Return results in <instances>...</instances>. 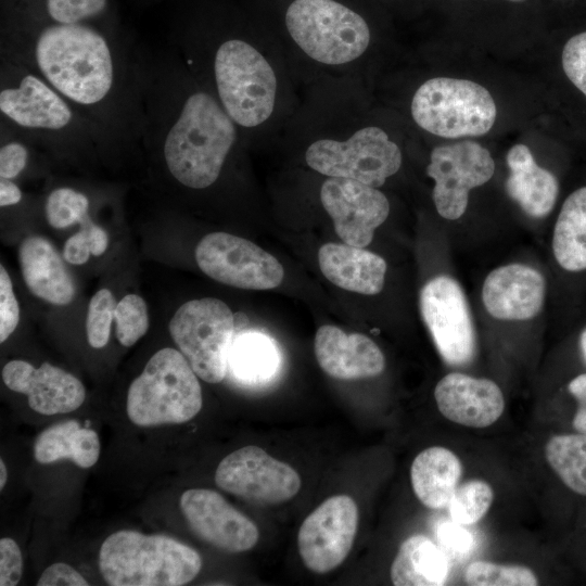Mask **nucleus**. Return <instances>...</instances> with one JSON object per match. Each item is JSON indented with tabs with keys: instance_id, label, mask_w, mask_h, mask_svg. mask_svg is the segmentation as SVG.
<instances>
[{
	"instance_id": "46",
	"label": "nucleus",
	"mask_w": 586,
	"mask_h": 586,
	"mask_svg": "<svg viewBox=\"0 0 586 586\" xmlns=\"http://www.w3.org/2000/svg\"><path fill=\"white\" fill-rule=\"evenodd\" d=\"M233 322L237 331L245 328L249 324V318L244 313H235L233 314Z\"/></svg>"
},
{
	"instance_id": "30",
	"label": "nucleus",
	"mask_w": 586,
	"mask_h": 586,
	"mask_svg": "<svg viewBox=\"0 0 586 586\" xmlns=\"http://www.w3.org/2000/svg\"><path fill=\"white\" fill-rule=\"evenodd\" d=\"M545 457L571 491L586 496V434H560L548 440Z\"/></svg>"
},
{
	"instance_id": "21",
	"label": "nucleus",
	"mask_w": 586,
	"mask_h": 586,
	"mask_svg": "<svg viewBox=\"0 0 586 586\" xmlns=\"http://www.w3.org/2000/svg\"><path fill=\"white\" fill-rule=\"evenodd\" d=\"M63 258L41 235L25 238L18 250L22 276L30 293L58 306L69 304L76 294L74 278Z\"/></svg>"
},
{
	"instance_id": "48",
	"label": "nucleus",
	"mask_w": 586,
	"mask_h": 586,
	"mask_svg": "<svg viewBox=\"0 0 586 586\" xmlns=\"http://www.w3.org/2000/svg\"><path fill=\"white\" fill-rule=\"evenodd\" d=\"M579 348L583 359L586 362V328L582 331L579 336Z\"/></svg>"
},
{
	"instance_id": "18",
	"label": "nucleus",
	"mask_w": 586,
	"mask_h": 586,
	"mask_svg": "<svg viewBox=\"0 0 586 586\" xmlns=\"http://www.w3.org/2000/svg\"><path fill=\"white\" fill-rule=\"evenodd\" d=\"M438 411L449 421L474 429L494 424L505 410V397L492 380L451 372L434 388Z\"/></svg>"
},
{
	"instance_id": "47",
	"label": "nucleus",
	"mask_w": 586,
	"mask_h": 586,
	"mask_svg": "<svg viewBox=\"0 0 586 586\" xmlns=\"http://www.w3.org/2000/svg\"><path fill=\"white\" fill-rule=\"evenodd\" d=\"M0 489H2L7 483L8 472L4 461L0 459Z\"/></svg>"
},
{
	"instance_id": "41",
	"label": "nucleus",
	"mask_w": 586,
	"mask_h": 586,
	"mask_svg": "<svg viewBox=\"0 0 586 586\" xmlns=\"http://www.w3.org/2000/svg\"><path fill=\"white\" fill-rule=\"evenodd\" d=\"M463 526L454 521L442 524L437 531L442 544L456 552H468L472 547L473 539Z\"/></svg>"
},
{
	"instance_id": "29",
	"label": "nucleus",
	"mask_w": 586,
	"mask_h": 586,
	"mask_svg": "<svg viewBox=\"0 0 586 586\" xmlns=\"http://www.w3.org/2000/svg\"><path fill=\"white\" fill-rule=\"evenodd\" d=\"M280 364L275 341L257 332L243 333L233 339L228 367L244 383H259L271 378Z\"/></svg>"
},
{
	"instance_id": "8",
	"label": "nucleus",
	"mask_w": 586,
	"mask_h": 586,
	"mask_svg": "<svg viewBox=\"0 0 586 586\" xmlns=\"http://www.w3.org/2000/svg\"><path fill=\"white\" fill-rule=\"evenodd\" d=\"M305 162L326 177L346 178L380 188L399 170L403 155L384 129L368 125L343 139L314 140L306 148Z\"/></svg>"
},
{
	"instance_id": "4",
	"label": "nucleus",
	"mask_w": 586,
	"mask_h": 586,
	"mask_svg": "<svg viewBox=\"0 0 586 586\" xmlns=\"http://www.w3.org/2000/svg\"><path fill=\"white\" fill-rule=\"evenodd\" d=\"M201 566L193 548L158 534L117 531L99 551V570L111 586H181L195 578Z\"/></svg>"
},
{
	"instance_id": "37",
	"label": "nucleus",
	"mask_w": 586,
	"mask_h": 586,
	"mask_svg": "<svg viewBox=\"0 0 586 586\" xmlns=\"http://www.w3.org/2000/svg\"><path fill=\"white\" fill-rule=\"evenodd\" d=\"M561 65L568 80L586 99V30L566 40L561 53Z\"/></svg>"
},
{
	"instance_id": "34",
	"label": "nucleus",
	"mask_w": 586,
	"mask_h": 586,
	"mask_svg": "<svg viewBox=\"0 0 586 586\" xmlns=\"http://www.w3.org/2000/svg\"><path fill=\"white\" fill-rule=\"evenodd\" d=\"M38 150L42 149L0 120V178L15 180L23 175Z\"/></svg>"
},
{
	"instance_id": "39",
	"label": "nucleus",
	"mask_w": 586,
	"mask_h": 586,
	"mask_svg": "<svg viewBox=\"0 0 586 586\" xmlns=\"http://www.w3.org/2000/svg\"><path fill=\"white\" fill-rule=\"evenodd\" d=\"M23 559L18 545L9 537L0 539V585L15 586L22 577Z\"/></svg>"
},
{
	"instance_id": "38",
	"label": "nucleus",
	"mask_w": 586,
	"mask_h": 586,
	"mask_svg": "<svg viewBox=\"0 0 586 586\" xmlns=\"http://www.w3.org/2000/svg\"><path fill=\"white\" fill-rule=\"evenodd\" d=\"M20 306L15 298L8 271L0 266V342L3 343L16 329Z\"/></svg>"
},
{
	"instance_id": "27",
	"label": "nucleus",
	"mask_w": 586,
	"mask_h": 586,
	"mask_svg": "<svg viewBox=\"0 0 586 586\" xmlns=\"http://www.w3.org/2000/svg\"><path fill=\"white\" fill-rule=\"evenodd\" d=\"M552 253L561 268L586 270V186L564 200L552 232Z\"/></svg>"
},
{
	"instance_id": "45",
	"label": "nucleus",
	"mask_w": 586,
	"mask_h": 586,
	"mask_svg": "<svg viewBox=\"0 0 586 586\" xmlns=\"http://www.w3.org/2000/svg\"><path fill=\"white\" fill-rule=\"evenodd\" d=\"M23 200V192L14 180L0 178V206L17 205Z\"/></svg>"
},
{
	"instance_id": "17",
	"label": "nucleus",
	"mask_w": 586,
	"mask_h": 586,
	"mask_svg": "<svg viewBox=\"0 0 586 586\" xmlns=\"http://www.w3.org/2000/svg\"><path fill=\"white\" fill-rule=\"evenodd\" d=\"M2 380L10 390L27 395L29 407L46 416L74 411L86 397L76 377L49 362L35 368L24 360H11L2 369Z\"/></svg>"
},
{
	"instance_id": "13",
	"label": "nucleus",
	"mask_w": 586,
	"mask_h": 586,
	"mask_svg": "<svg viewBox=\"0 0 586 586\" xmlns=\"http://www.w3.org/2000/svg\"><path fill=\"white\" fill-rule=\"evenodd\" d=\"M215 483L227 493L262 504L286 501L301 488V477L292 467L253 445L227 455L216 469Z\"/></svg>"
},
{
	"instance_id": "35",
	"label": "nucleus",
	"mask_w": 586,
	"mask_h": 586,
	"mask_svg": "<svg viewBox=\"0 0 586 586\" xmlns=\"http://www.w3.org/2000/svg\"><path fill=\"white\" fill-rule=\"evenodd\" d=\"M115 334L126 347L133 345L149 329V315L144 300L137 294L125 295L114 311Z\"/></svg>"
},
{
	"instance_id": "23",
	"label": "nucleus",
	"mask_w": 586,
	"mask_h": 586,
	"mask_svg": "<svg viewBox=\"0 0 586 586\" xmlns=\"http://www.w3.org/2000/svg\"><path fill=\"white\" fill-rule=\"evenodd\" d=\"M509 177L506 181L508 195L531 217H546L555 207L559 182L557 177L535 162L531 150L522 143L507 153Z\"/></svg>"
},
{
	"instance_id": "20",
	"label": "nucleus",
	"mask_w": 586,
	"mask_h": 586,
	"mask_svg": "<svg viewBox=\"0 0 586 586\" xmlns=\"http://www.w3.org/2000/svg\"><path fill=\"white\" fill-rule=\"evenodd\" d=\"M315 355L320 368L339 380L377 377L385 368L380 347L361 333H345L335 326H321L315 336Z\"/></svg>"
},
{
	"instance_id": "2",
	"label": "nucleus",
	"mask_w": 586,
	"mask_h": 586,
	"mask_svg": "<svg viewBox=\"0 0 586 586\" xmlns=\"http://www.w3.org/2000/svg\"><path fill=\"white\" fill-rule=\"evenodd\" d=\"M168 40L244 139L253 137L272 118L279 78L262 47L232 29L204 26L184 16L173 23Z\"/></svg>"
},
{
	"instance_id": "25",
	"label": "nucleus",
	"mask_w": 586,
	"mask_h": 586,
	"mask_svg": "<svg viewBox=\"0 0 586 586\" xmlns=\"http://www.w3.org/2000/svg\"><path fill=\"white\" fill-rule=\"evenodd\" d=\"M449 573L445 552L428 536H410L400 545L390 576L395 586H441Z\"/></svg>"
},
{
	"instance_id": "22",
	"label": "nucleus",
	"mask_w": 586,
	"mask_h": 586,
	"mask_svg": "<svg viewBox=\"0 0 586 586\" xmlns=\"http://www.w3.org/2000/svg\"><path fill=\"white\" fill-rule=\"evenodd\" d=\"M318 264L330 282L346 291L375 295L384 286V258L364 247L326 243L318 251Z\"/></svg>"
},
{
	"instance_id": "49",
	"label": "nucleus",
	"mask_w": 586,
	"mask_h": 586,
	"mask_svg": "<svg viewBox=\"0 0 586 586\" xmlns=\"http://www.w3.org/2000/svg\"><path fill=\"white\" fill-rule=\"evenodd\" d=\"M510 1H522V0H510Z\"/></svg>"
},
{
	"instance_id": "10",
	"label": "nucleus",
	"mask_w": 586,
	"mask_h": 586,
	"mask_svg": "<svg viewBox=\"0 0 586 586\" xmlns=\"http://www.w3.org/2000/svg\"><path fill=\"white\" fill-rule=\"evenodd\" d=\"M195 260L209 278L239 289H275L284 277L276 257L253 242L227 232L206 234L196 245Z\"/></svg>"
},
{
	"instance_id": "31",
	"label": "nucleus",
	"mask_w": 586,
	"mask_h": 586,
	"mask_svg": "<svg viewBox=\"0 0 586 586\" xmlns=\"http://www.w3.org/2000/svg\"><path fill=\"white\" fill-rule=\"evenodd\" d=\"M91 206V198L72 186H58L44 199V215L48 224L55 229L71 227L79 222Z\"/></svg>"
},
{
	"instance_id": "6",
	"label": "nucleus",
	"mask_w": 586,
	"mask_h": 586,
	"mask_svg": "<svg viewBox=\"0 0 586 586\" xmlns=\"http://www.w3.org/2000/svg\"><path fill=\"white\" fill-rule=\"evenodd\" d=\"M284 23L303 54L321 65L352 64L366 53L371 41L364 17L335 0H294Z\"/></svg>"
},
{
	"instance_id": "7",
	"label": "nucleus",
	"mask_w": 586,
	"mask_h": 586,
	"mask_svg": "<svg viewBox=\"0 0 586 586\" xmlns=\"http://www.w3.org/2000/svg\"><path fill=\"white\" fill-rule=\"evenodd\" d=\"M410 110L420 128L447 139L485 135L494 126L497 114L486 88L448 77L424 81L416 90Z\"/></svg>"
},
{
	"instance_id": "32",
	"label": "nucleus",
	"mask_w": 586,
	"mask_h": 586,
	"mask_svg": "<svg viewBox=\"0 0 586 586\" xmlns=\"http://www.w3.org/2000/svg\"><path fill=\"white\" fill-rule=\"evenodd\" d=\"M494 500L492 486L483 480H469L457 486L448 504L451 521L461 525L479 522Z\"/></svg>"
},
{
	"instance_id": "5",
	"label": "nucleus",
	"mask_w": 586,
	"mask_h": 586,
	"mask_svg": "<svg viewBox=\"0 0 586 586\" xmlns=\"http://www.w3.org/2000/svg\"><path fill=\"white\" fill-rule=\"evenodd\" d=\"M196 373L181 352L165 347L156 352L127 393L126 410L139 426L183 423L202 408Z\"/></svg>"
},
{
	"instance_id": "15",
	"label": "nucleus",
	"mask_w": 586,
	"mask_h": 586,
	"mask_svg": "<svg viewBox=\"0 0 586 586\" xmlns=\"http://www.w3.org/2000/svg\"><path fill=\"white\" fill-rule=\"evenodd\" d=\"M320 201L339 238L357 247L371 243L374 230L390 214L388 200L379 188L346 178L327 177Z\"/></svg>"
},
{
	"instance_id": "36",
	"label": "nucleus",
	"mask_w": 586,
	"mask_h": 586,
	"mask_svg": "<svg viewBox=\"0 0 586 586\" xmlns=\"http://www.w3.org/2000/svg\"><path fill=\"white\" fill-rule=\"evenodd\" d=\"M116 301L107 289L99 290L90 300L86 320L88 343L91 347H104L110 339Z\"/></svg>"
},
{
	"instance_id": "19",
	"label": "nucleus",
	"mask_w": 586,
	"mask_h": 586,
	"mask_svg": "<svg viewBox=\"0 0 586 586\" xmlns=\"http://www.w3.org/2000/svg\"><path fill=\"white\" fill-rule=\"evenodd\" d=\"M546 296V281L535 268L520 263L492 270L482 286L487 313L499 320L521 321L535 317Z\"/></svg>"
},
{
	"instance_id": "42",
	"label": "nucleus",
	"mask_w": 586,
	"mask_h": 586,
	"mask_svg": "<svg viewBox=\"0 0 586 586\" xmlns=\"http://www.w3.org/2000/svg\"><path fill=\"white\" fill-rule=\"evenodd\" d=\"M568 390L578 404L573 426L578 433L586 434V373L573 378L568 384Z\"/></svg>"
},
{
	"instance_id": "9",
	"label": "nucleus",
	"mask_w": 586,
	"mask_h": 586,
	"mask_svg": "<svg viewBox=\"0 0 586 586\" xmlns=\"http://www.w3.org/2000/svg\"><path fill=\"white\" fill-rule=\"evenodd\" d=\"M168 328L200 379L208 383L224 380L235 332L233 313L225 302L214 297L186 302Z\"/></svg>"
},
{
	"instance_id": "14",
	"label": "nucleus",
	"mask_w": 586,
	"mask_h": 586,
	"mask_svg": "<svg viewBox=\"0 0 586 586\" xmlns=\"http://www.w3.org/2000/svg\"><path fill=\"white\" fill-rule=\"evenodd\" d=\"M358 525V508L347 495L324 500L302 523L297 546L304 564L323 574L339 566L349 553Z\"/></svg>"
},
{
	"instance_id": "3",
	"label": "nucleus",
	"mask_w": 586,
	"mask_h": 586,
	"mask_svg": "<svg viewBox=\"0 0 586 586\" xmlns=\"http://www.w3.org/2000/svg\"><path fill=\"white\" fill-rule=\"evenodd\" d=\"M0 120L52 155L110 154L99 129L48 81L0 58Z\"/></svg>"
},
{
	"instance_id": "11",
	"label": "nucleus",
	"mask_w": 586,
	"mask_h": 586,
	"mask_svg": "<svg viewBox=\"0 0 586 586\" xmlns=\"http://www.w3.org/2000/svg\"><path fill=\"white\" fill-rule=\"evenodd\" d=\"M494 173L489 151L477 142L464 140L435 146L426 174L435 182L432 198L437 213L448 220L460 218L470 191L486 183Z\"/></svg>"
},
{
	"instance_id": "26",
	"label": "nucleus",
	"mask_w": 586,
	"mask_h": 586,
	"mask_svg": "<svg viewBox=\"0 0 586 586\" xmlns=\"http://www.w3.org/2000/svg\"><path fill=\"white\" fill-rule=\"evenodd\" d=\"M34 455L43 464L69 459L80 468H90L99 459L100 441L92 429L81 426L76 420H65L38 435Z\"/></svg>"
},
{
	"instance_id": "1",
	"label": "nucleus",
	"mask_w": 586,
	"mask_h": 586,
	"mask_svg": "<svg viewBox=\"0 0 586 586\" xmlns=\"http://www.w3.org/2000/svg\"><path fill=\"white\" fill-rule=\"evenodd\" d=\"M138 44L123 27L53 23L0 2V58L64 95L99 129L110 153L141 143Z\"/></svg>"
},
{
	"instance_id": "12",
	"label": "nucleus",
	"mask_w": 586,
	"mask_h": 586,
	"mask_svg": "<svg viewBox=\"0 0 586 586\" xmlns=\"http://www.w3.org/2000/svg\"><path fill=\"white\" fill-rule=\"evenodd\" d=\"M420 311L442 358L451 366L469 364L475 332L466 295L451 277L440 275L420 292Z\"/></svg>"
},
{
	"instance_id": "44",
	"label": "nucleus",
	"mask_w": 586,
	"mask_h": 586,
	"mask_svg": "<svg viewBox=\"0 0 586 586\" xmlns=\"http://www.w3.org/2000/svg\"><path fill=\"white\" fill-rule=\"evenodd\" d=\"M89 213L90 209L86 214V216L79 221V224L81 226V229H84L87 234L91 254L94 256H100L107 249L109 238L104 229L92 221Z\"/></svg>"
},
{
	"instance_id": "33",
	"label": "nucleus",
	"mask_w": 586,
	"mask_h": 586,
	"mask_svg": "<svg viewBox=\"0 0 586 586\" xmlns=\"http://www.w3.org/2000/svg\"><path fill=\"white\" fill-rule=\"evenodd\" d=\"M463 581L471 586H535L538 578L524 565H506L489 561L471 562L464 570Z\"/></svg>"
},
{
	"instance_id": "24",
	"label": "nucleus",
	"mask_w": 586,
	"mask_h": 586,
	"mask_svg": "<svg viewBox=\"0 0 586 586\" xmlns=\"http://www.w3.org/2000/svg\"><path fill=\"white\" fill-rule=\"evenodd\" d=\"M462 464L448 448L432 446L420 451L410 468V481L417 498L430 509H442L458 486Z\"/></svg>"
},
{
	"instance_id": "40",
	"label": "nucleus",
	"mask_w": 586,
	"mask_h": 586,
	"mask_svg": "<svg viewBox=\"0 0 586 586\" xmlns=\"http://www.w3.org/2000/svg\"><path fill=\"white\" fill-rule=\"evenodd\" d=\"M38 586H88L86 578L66 563L48 566L37 582Z\"/></svg>"
},
{
	"instance_id": "28",
	"label": "nucleus",
	"mask_w": 586,
	"mask_h": 586,
	"mask_svg": "<svg viewBox=\"0 0 586 586\" xmlns=\"http://www.w3.org/2000/svg\"><path fill=\"white\" fill-rule=\"evenodd\" d=\"M35 16L60 24L91 23L122 27L113 0H0Z\"/></svg>"
},
{
	"instance_id": "16",
	"label": "nucleus",
	"mask_w": 586,
	"mask_h": 586,
	"mask_svg": "<svg viewBox=\"0 0 586 586\" xmlns=\"http://www.w3.org/2000/svg\"><path fill=\"white\" fill-rule=\"evenodd\" d=\"M179 504L192 531L220 550L243 552L258 542L256 525L212 489H188Z\"/></svg>"
},
{
	"instance_id": "43",
	"label": "nucleus",
	"mask_w": 586,
	"mask_h": 586,
	"mask_svg": "<svg viewBox=\"0 0 586 586\" xmlns=\"http://www.w3.org/2000/svg\"><path fill=\"white\" fill-rule=\"evenodd\" d=\"M90 254L89 242L84 229L65 241L63 257L67 263L82 265L89 259Z\"/></svg>"
}]
</instances>
